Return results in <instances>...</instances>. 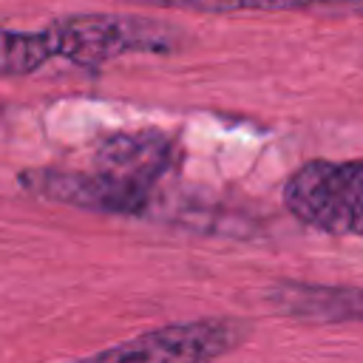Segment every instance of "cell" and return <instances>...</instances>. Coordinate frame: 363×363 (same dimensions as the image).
Wrapping results in <instances>:
<instances>
[{"instance_id": "obj_1", "label": "cell", "mask_w": 363, "mask_h": 363, "mask_svg": "<svg viewBox=\"0 0 363 363\" xmlns=\"http://www.w3.org/2000/svg\"><path fill=\"white\" fill-rule=\"evenodd\" d=\"M182 34L170 23L125 14H74L40 31H0V77L34 74L51 60L99 65L130 51L167 54L182 48Z\"/></svg>"}, {"instance_id": "obj_2", "label": "cell", "mask_w": 363, "mask_h": 363, "mask_svg": "<svg viewBox=\"0 0 363 363\" xmlns=\"http://www.w3.org/2000/svg\"><path fill=\"white\" fill-rule=\"evenodd\" d=\"M289 216L329 235H363V159H312L281 190Z\"/></svg>"}, {"instance_id": "obj_3", "label": "cell", "mask_w": 363, "mask_h": 363, "mask_svg": "<svg viewBox=\"0 0 363 363\" xmlns=\"http://www.w3.org/2000/svg\"><path fill=\"white\" fill-rule=\"evenodd\" d=\"M252 323L233 315L196 318L142 332L125 343L85 354L71 363H213L238 349Z\"/></svg>"}, {"instance_id": "obj_4", "label": "cell", "mask_w": 363, "mask_h": 363, "mask_svg": "<svg viewBox=\"0 0 363 363\" xmlns=\"http://www.w3.org/2000/svg\"><path fill=\"white\" fill-rule=\"evenodd\" d=\"M17 184L37 199L105 216H147L153 207V187L99 170L28 167L17 173Z\"/></svg>"}, {"instance_id": "obj_5", "label": "cell", "mask_w": 363, "mask_h": 363, "mask_svg": "<svg viewBox=\"0 0 363 363\" xmlns=\"http://www.w3.org/2000/svg\"><path fill=\"white\" fill-rule=\"evenodd\" d=\"M267 303L303 323H363V286L284 278L267 289Z\"/></svg>"}, {"instance_id": "obj_6", "label": "cell", "mask_w": 363, "mask_h": 363, "mask_svg": "<svg viewBox=\"0 0 363 363\" xmlns=\"http://www.w3.org/2000/svg\"><path fill=\"white\" fill-rule=\"evenodd\" d=\"M173 156L176 145L164 133H113L99 142L94 164L99 173L153 187V182L173 164Z\"/></svg>"}, {"instance_id": "obj_7", "label": "cell", "mask_w": 363, "mask_h": 363, "mask_svg": "<svg viewBox=\"0 0 363 363\" xmlns=\"http://www.w3.org/2000/svg\"><path fill=\"white\" fill-rule=\"evenodd\" d=\"M139 6H159V9H190V11H298V9H315V6H340L346 9V0H128Z\"/></svg>"}, {"instance_id": "obj_8", "label": "cell", "mask_w": 363, "mask_h": 363, "mask_svg": "<svg viewBox=\"0 0 363 363\" xmlns=\"http://www.w3.org/2000/svg\"><path fill=\"white\" fill-rule=\"evenodd\" d=\"M346 9H352L354 14H363V0H346Z\"/></svg>"}]
</instances>
